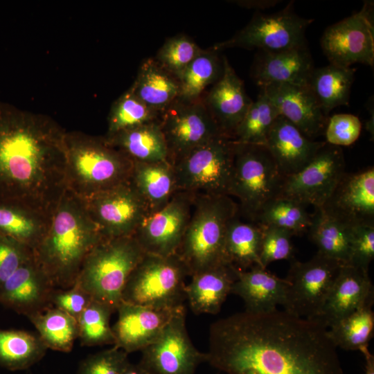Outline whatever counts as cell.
Masks as SVG:
<instances>
[{"label":"cell","mask_w":374,"mask_h":374,"mask_svg":"<svg viewBox=\"0 0 374 374\" xmlns=\"http://www.w3.org/2000/svg\"><path fill=\"white\" fill-rule=\"evenodd\" d=\"M328 328L285 310L211 324L206 362L226 374H344Z\"/></svg>","instance_id":"obj_1"},{"label":"cell","mask_w":374,"mask_h":374,"mask_svg":"<svg viewBox=\"0 0 374 374\" xmlns=\"http://www.w3.org/2000/svg\"><path fill=\"white\" fill-rule=\"evenodd\" d=\"M66 133L46 115L0 101V202L51 215L66 191Z\"/></svg>","instance_id":"obj_2"},{"label":"cell","mask_w":374,"mask_h":374,"mask_svg":"<svg viewBox=\"0 0 374 374\" xmlns=\"http://www.w3.org/2000/svg\"><path fill=\"white\" fill-rule=\"evenodd\" d=\"M103 239L82 199L66 190L33 250V258L55 288L67 289L75 283L87 256Z\"/></svg>","instance_id":"obj_3"},{"label":"cell","mask_w":374,"mask_h":374,"mask_svg":"<svg viewBox=\"0 0 374 374\" xmlns=\"http://www.w3.org/2000/svg\"><path fill=\"white\" fill-rule=\"evenodd\" d=\"M66 190L80 199L130 179L133 162L101 136L66 132Z\"/></svg>","instance_id":"obj_4"},{"label":"cell","mask_w":374,"mask_h":374,"mask_svg":"<svg viewBox=\"0 0 374 374\" xmlns=\"http://www.w3.org/2000/svg\"><path fill=\"white\" fill-rule=\"evenodd\" d=\"M239 213L238 204L228 195H195L189 222L176 253L190 276L222 264L230 221Z\"/></svg>","instance_id":"obj_5"},{"label":"cell","mask_w":374,"mask_h":374,"mask_svg":"<svg viewBox=\"0 0 374 374\" xmlns=\"http://www.w3.org/2000/svg\"><path fill=\"white\" fill-rule=\"evenodd\" d=\"M145 253L133 235L104 238L87 256L75 283L116 311L125 283Z\"/></svg>","instance_id":"obj_6"},{"label":"cell","mask_w":374,"mask_h":374,"mask_svg":"<svg viewBox=\"0 0 374 374\" xmlns=\"http://www.w3.org/2000/svg\"><path fill=\"white\" fill-rule=\"evenodd\" d=\"M233 143L229 196L239 200L240 215L255 223L264 206L278 197L285 177L265 146Z\"/></svg>","instance_id":"obj_7"},{"label":"cell","mask_w":374,"mask_h":374,"mask_svg":"<svg viewBox=\"0 0 374 374\" xmlns=\"http://www.w3.org/2000/svg\"><path fill=\"white\" fill-rule=\"evenodd\" d=\"M190 272L177 254L145 253L131 272L121 301L160 309H175L186 299L185 278Z\"/></svg>","instance_id":"obj_8"},{"label":"cell","mask_w":374,"mask_h":374,"mask_svg":"<svg viewBox=\"0 0 374 374\" xmlns=\"http://www.w3.org/2000/svg\"><path fill=\"white\" fill-rule=\"evenodd\" d=\"M233 155V141L223 136L195 148L173 166L177 190L229 196Z\"/></svg>","instance_id":"obj_9"},{"label":"cell","mask_w":374,"mask_h":374,"mask_svg":"<svg viewBox=\"0 0 374 374\" xmlns=\"http://www.w3.org/2000/svg\"><path fill=\"white\" fill-rule=\"evenodd\" d=\"M159 124L172 166L199 146L223 136L202 96L178 98L160 113Z\"/></svg>","instance_id":"obj_10"},{"label":"cell","mask_w":374,"mask_h":374,"mask_svg":"<svg viewBox=\"0 0 374 374\" xmlns=\"http://www.w3.org/2000/svg\"><path fill=\"white\" fill-rule=\"evenodd\" d=\"M291 5L270 15L257 12L232 37L212 47L217 51L234 47L279 51L305 46V31L314 19L299 16Z\"/></svg>","instance_id":"obj_11"},{"label":"cell","mask_w":374,"mask_h":374,"mask_svg":"<svg viewBox=\"0 0 374 374\" xmlns=\"http://www.w3.org/2000/svg\"><path fill=\"white\" fill-rule=\"evenodd\" d=\"M342 265L319 253L306 262L292 260L285 311L299 317L317 319Z\"/></svg>","instance_id":"obj_12"},{"label":"cell","mask_w":374,"mask_h":374,"mask_svg":"<svg viewBox=\"0 0 374 374\" xmlns=\"http://www.w3.org/2000/svg\"><path fill=\"white\" fill-rule=\"evenodd\" d=\"M81 199L104 238L134 235L150 214L130 180Z\"/></svg>","instance_id":"obj_13"},{"label":"cell","mask_w":374,"mask_h":374,"mask_svg":"<svg viewBox=\"0 0 374 374\" xmlns=\"http://www.w3.org/2000/svg\"><path fill=\"white\" fill-rule=\"evenodd\" d=\"M186 315L184 305L179 307L158 338L141 350L139 364L148 374H195L206 362V353L190 339Z\"/></svg>","instance_id":"obj_14"},{"label":"cell","mask_w":374,"mask_h":374,"mask_svg":"<svg viewBox=\"0 0 374 374\" xmlns=\"http://www.w3.org/2000/svg\"><path fill=\"white\" fill-rule=\"evenodd\" d=\"M373 1L361 10L328 26L321 39V49L330 64L348 68L356 63L374 64Z\"/></svg>","instance_id":"obj_15"},{"label":"cell","mask_w":374,"mask_h":374,"mask_svg":"<svg viewBox=\"0 0 374 374\" xmlns=\"http://www.w3.org/2000/svg\"><path fill=\"white\" fill-rule=\"evenodd\" d=\"M342 150L326 143L300 171L285 177L278 197L321 208L346 173Z\"/></svg>","instance_id":"obj_16"},{"label":"cell","mask_w":374,"mask_h":374,"mask_svg":"<svg viewBox=\"0 0 374 374\" xmlns=\"http://www.w3.org/2000/svg\"><path fill=\"white\" fill-rule=\"evenodd\" d=\"M195 195L178 190L161 209L147 216L134 238L145 253L168 256L176 253L189 222Z\"/></svg>","instance_id":"obj_17"},{"label":"cell","mask_w":374,"mask_h":374,"mask_svg":"<svg viewBox=\"0 0 374 374\" xmlns=\"http://www.w3.org/2000/svg\"><path fill=\"white\" fill-rule=\"evenodd\" d=\"M177 308L160 309L121 301L116 309L117 321L112 326L114 346L128 354L141 351L158 338Z\"/></svg>","instance_id":"obj_18"},{"label":"cell","mask_w":374,"mask_h":374,"mask_svg":"<svg viewBox=\"0 0 374 374\" xmlns=\"http://www.w3.org/2000/svg\"><path fill=\"white\" fill-rule=\"evenodd\" d=\"M351 225L374 224V168L345 173L321 207Z\"/></svg>","instance_id":"obj_19"},{"label":"cell","mask_w":374,"mask_h":374,"mask_svg":"<svg viewBox=\"0 0 374 374\" xmlns=\"http://www.w3.org/2000/svg\"><path fill=\"white\" fill-rule=\"evenodd\" d=\"M55 288L33 256L0 286V303L29 317L52 307Z\"/></svg>","instance_id":"obj_20"},{"label":"cell","mask_w":374,"mask_h":374,"mask_svg":"<svg viewBox=\"0 0 374 374\" xmlns=\"http://www.w3.org/2000/svg\"><path fill=\"white\" fill-rule=\"evenodd\" d=\"M222 62L220 78L202 98L221 134L232 139L253 100L247 94L243 82L225 56H222Z\"/></svg>","instance_id":"obj_21"},{"label":"cell","mask_w":374,"mask_h":374,"mask_svg":"<svg viewBox=\"0 0 374 374\" xmlns=\"http://www.w3.org/2000/svg\"><path fill=\"white\" fill-rule=\"evenodd\" d=\"M374 302V288L368 271L342 265L319 317L315 319L328 328L355 311Z\"/></svg>","instance_id":"obj_22"},{"label":"cell","mask_w":374,"mask_h":374,"mask_svg":"<svg viewBox=\"0 0 374 374\" xmlns=\"http://www.w3.org/2000/svg\"><path fill=\"white\" fill-rule=\"evenodd\" d=\"M283 116L305 136L313 139L327 123L318 101L308 84H272L260 88Z\"/></svg>","instance_id":"obj_23"},{"label":"cell","mask_w":374,"mask_h":374,"mask_svg":"<svg viewBox=\"0 0 374 374\" xmlns=\"http://www.w3.org/2000/svg\"><path fill=\"white\" fill-rule=\"evenodd\" d=\"M314 69L307 45L279 51H258L251 77L260 88L272 84H308Z\"/></svg>","instance_id":"obj_24"},{"label":"cell","mask_w":374,"mask_h":374,"mask_svg":"<svg viewBox=\"0 0 374 374\" xmlns=\"http://www.w3.org/2000/svg\"><path fill=\"white\" fill-rule=\"evenodd\" d=\"M326 143L308 138L292 123L278 116L265 146L285 177L303 169Z\"/></svg>","instance_id":"obj_25"},{"label":"cell","mask_w":374,"mask_h":374,"mask_svg":"<svg viewBox=\"0 0 374 374\" xmlns=\"http://www.w3.org/2000/svg\"><path fill=\"white\" fill-rule=\"evenodd\" d=\"M288 281L260 265L249 269H237V278L231 294L240 296L249 312H267L284 305Z\"/></svg>","instance_id":"obj_26"},{"label":"cell","mask_w":374,"mask_h":374,"mask_svg":"<svg viewBox=\"0 0 374 374\" xmlns=\"http://www.w3.org/2000/svg\"><path fill=\"white\" fill-rule=\"evenodd\" d=\"M237 269L222 264L191 276L185 287L186 299L195 314H217L231 294Z\"/></svg>","instance_id":"obj_27"},{"label":"cell","mask_w":374,"mask_h":374,"mask_svg":"<svg viewBox=\"0 0 374 374\" xmlns=\"http://www.w3.org/2000/svg\"><path fill=\"white\" fill-rule=\"evenodd\" d=\"M130 180L150 214L164 207L178 191L174 167L168 160L133 162Z\"/></svg>","instance_id":"obj_28"},{"label":"cell","mask_w":374,"mask_h":374,"mask_svg":"<svg viewBox=\"0 0 374 374\" xmlns=\"http://www.w3.org/2000/svg\"><path fill=\"white\" fill-rule=\"evenodd\" d=\"M130 88L143 103L159 113L180 96L177 78L164 69L154 57L142 62Z\"/></svg>","instance_id":"obj_29"},{"label":"cell","mask_w":374,"mask_h":374,"mask_svg":"<svg viewBox=\"0 0 374 374\" xmlns=\"http://www.w3.org/2000/svg\"><path fill=\"white\" fill-rule=\"evenodd\" d=\"M104 137L112 146L124 154L132 162L168 160L166 143L159 121Z\"/></svg>","instance_id":"obj_30"},{"label":"cell","mask_w":374,"mask_h":374,"mask_svg":"<svg viewBox=\"0 0 374 374\" xmlns=\"http://www.w3.org/2000/svg\"><path fill=\"white\" fill-rule=\"evenodd\" d=\"M353 226L329 214L322 208H317L312 214V222L308 232L310 240L318 248L317 253L342 265H348Z\"/></svg>","instance_id":"obj_31"},{"label":"cell","mask_w":374,"mask_h":374,"mask_svg":"<svg viewBox=\"0 0 374 374\" xmlns=\"http://www.w3.org/2000/svg\"><path fill=\"white\" fill-rule=\"evenodd\" d=\"M238 213L228 224L224 257L226 263L238 270L245 271L260 266L262 229L256 223L242 221Z\"/></svg>","instance_id":"obj_32"},{"label":"cell","mask_w":374,"mask_h":374,"mask_svg":"<svg viewBox=\"0 0 374 374\" xmlns=\"http://www.w3.org/2000/svg\"><path fill=\"white\" fill-rule=\"evenodd\" d=\"M50 217L28 206L0 202V234L33 251L44 235Z\"/></svg>","instance_id":"obj_33"},{"label":"cell","mask_w":374,"mask_h":374,"mask_svg":"<svg viewBox=\"0 0 374 374\" xmlns=\"http://www.w3.org/2000/svg\"><path fill=\"white\" fill-rule=\"evenodd\" d=\"M355 71L330 64L313 69L308 85L326 117L335 107L348 104Z\"/></svg>","instance_id":"obj_34"},{"label":"cell","mask_w":374,"mask_h":374,"mask_svg":"<svg viewBox=\"0 0 374 374\" xmlns=\"http://www.w3.org/2000/svg\"><path fill=\"white\" fill-rule=\"evenodd\" d=\"M47 350L39 335L0 328V366L7 370L27 369L40 361Z\"/></svg>","instance_id":"obj_35"},{"label":"cell","mask_w":374,"mask_h":374,"mask_svg":"<svg viewBox=\"0 0 374 374\" xmlns=\"http://www.w3.org/2000/svg\"><path fill=\"white\" fill-rule=\"evenodd\" d=\"M48 349L69 353L78 339V321L53 307L28 317Z\"/></svg>","instance_id":"obj_36"},{"label":"cell","mask_w":374,"mask_h":374,"mask_svg":"<svg viewBox=\"0 0 374 374\" xmlns=\"http://www.w3.org/2000/svg\"><path fill=\"white\" fill-rule=\"evenodd\" d=\"M212 46L202 51L179 76V98L196 99L202 97L209 86L213 85L223 71L222 56Z\"/></svg>","instance_id":"obj_37"},{"label":"cell","mask_w":374,"mask_h":374,"mask_svg":"<svg viewBox=\"0 0 374 374\" xmlns=\"http://www.w3.org/2000/svg\"><path fill=\"white\" fill-rule=\"evenodd\" d=\"M374 332L372 306L364 307L328 328V335L337 348L346 350L368 349Z\"/></svg>","instance_id":"obj_38"},{"label":"cell","mask_w":374,"mask_h":374,"mask_svg":"<svg viewBox=\"0 0 374 374\" xmlns=\"http://www.w3.org/2000/svg\"><path fill=\"white\" fill-rule=\"evenodd\" d=\"M279 114L260 90L236 128L232 141L237 143L265 146L270 129Z\"/></svg>","instance_id":"obj_39"},{"label":"cell","mask_w":374,"mask_h":374,"mask_svg":"<svg viewBox=\"0 0 374 374\" xmlns=\"http://www.w3.org/2000/svg\"><path fill=\"white\" fill-rule=\"evenodd\" d=\"M306 206L294 200L278 197L266 204L260 212L256 224L285 229L294 235L308 231L312 214Z\"/></svg>","instance_id":"obj_40"},{"label":"cell","mask_w":374,"mask_h":374,"mask_svg":"<svg viewBox=\"0 0 374 374\" xmlns=\"http://www.w3.org/2000/svg\"><path fill=\"white\" fill-rule=\"evenodd\" d=\"M160 113L143 103L129 88L112 105L107 118L111 136L144 124L159 121Z\"/></svg>","instance_id":"obj_41"},{"label":"cell","mask_w":374,"mask_h":374,"mask_svg":"<svg viewBox=\"0 0 374 374\" xmlns=\"http://www.w3.org/2000/svg\"><path fill=\"white\" fill-rule=\"evenodd\" d=\"M116 310L92 300L78 319V339L83 346L114 345L110 317Z\"/></svg>","instance_id":"obj_42"},{"label":"cell","mask_w":374,"mask_h":374,"mask_svg":"<svg viewBox=\"0 0 374 374\" xmlns=\"http://www.w3.org/2000/svg\"><path fill=\"white\" fill-rule=\"evenodd\" d=\"M202 50L187 35L179 34L166 39L154 58L178 79Z\"/></svg>","instance_id":"obj_43"},{"label":"cell","mask_w":374,"mask_h":374,"mask_svg":"<svg viewBox=\"0 0 374 374\" xmlns=\"http://www.w3.org/2000/svg\"><path fill=\"white\" fill-rule=\"evenodd\" d=\"M260 227L262 229L260 266L267 268L274 261L292 260L294 247L291 238L294 235L285 229L278 227L265 226Z\"/></svg>","instance_id":"obj_44"},{"label":"cell","mask_w":374,"mask_h":374,"mask_svg":"<svg viewBox=\"0 0 374 374\" xmlns=\"http://www.w3.org/2000/svg\"><path fill=\"white\" fill-rule=\"evenodd\" d=\"M129 362L128 353L113 346L82 360L77 374H120Z\"/></svg>","instance_id":"obj_45"},{"label":"cell","mask_w":374,"mask_h":374,"mask_svg":"<svg viewBox=\"0 0 374 374\" xmlns=\"http://www.w3.org/2000/svg\"><path fill=\"white\" fill-rule=\"evenodd\" d=\"M326 143L334 146H348L359 138L362 130L359 118L350 114H335L328 118Z\"/></svg>","instance_id":"obj_46"},{"label":"cell","mask_w":374,"mask_h":374,"mask_svg":"<svg viewBox=\"0 0 374 374\" xmlns=\"http://www.w3.org/2000/svg\"><path fill=\"white\" fill-rule=\"evenodd\" d=\"M374 258V224H358L352 228L350 261L348 265L368 271Z\"/></svg>","instance_id":"obj_47"},{"label":"cell","mask_w":374,"mask_h":374,"mask_svg":"<svg viewBox=\"0 0 374 374\" xmlns=\"http://www.w3.org/2000/svg\"><path fill=\"white\" fill-rule=\"evenodd\" d=\"M33 256L32 249L0 234V286Z\"/></svg>","instance_id":"obj_48"},{"label":"cell","mask_w":374,"mask_h":374,"mask_svg":"<svg viewBox=\"0 0 374 374\" xmlns=\"http://www.w3.org/2000/svg\"><path fill=\"white\" fill-rule=\"evenodd\" d=\"M92 300L76 283L67 289L55 288L51 296L52 307L67 313L77 321Z\"/></svg>","instance_id":"obj_49"},{"label":"cell","mask_w":374,"mask_h":374,"mask_svg":"<svg viewBox=\"0 0 374 374\" xmlns=\"http://www.w3.org/2000/svg\"><path fill=\"white\" fill-rule=\"evenodd\" d=\"M235 3L240 6L249 9L264 10L273 7L280 1L278 0H253V1H235Z\"/></svg>","instance_id":"obj_50"},{"label":"cell","mask_w":374,"mask_h":374,"mask_svg":"<svg viewBox=\"0 0 374 374\" xmlns=\"http://www.w3.org/2000/svg\"><path fill=\"white\" fill-rule=\"evenodd\" d=\"M365 358V371L364 374H374V356L368 348L362 352Z\"/></svg>","instance_id":"obj_51"},{"label":"cell","mask_w":374,"mask_h":374,"mask_svg":"<svg viewBox=\"0 0 374 374\" xmlns=\"http://www.w3.org/2000/svg\"><path fill=\"white\" fill-rule=\"evenodd\" d=\"M120 374H148V372L138 363L129 362Z\"/></svg>","instance_id":"obj_52"},{"label":"cell","mask_w":374,"mask_h":374,"mask_svg":"<svg viewBox=\"0 0 374 374\" xmlns=\"http://www.w3.org/2000/svg\"><path fill=\"white\" fill-rule=\"evenodd\" d=\"M217 374H218V373H217Z\"/></svg>","instance_id":"obj_53"}]
</instances>
